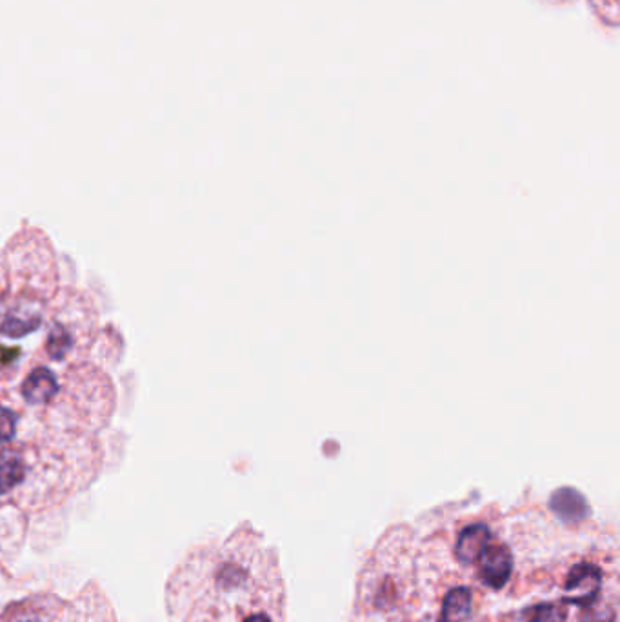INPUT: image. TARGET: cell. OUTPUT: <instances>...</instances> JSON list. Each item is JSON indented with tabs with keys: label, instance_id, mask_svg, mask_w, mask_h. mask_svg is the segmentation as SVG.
<instances>
[{
	"label": "cell",
	"instance_id": "obj_1",
	"mask_svg": "<svg viewBox=\"0 0 620 622\" xmlns=\"http://www.w3.org/2000/svg\"><path fill=\"white\" fill-rule=\"evenodd\" d=\"M602 588V572L595 564H577L571 568L564 586V602L586 608L597 601Z\"/></svg>",
	"mask_w": 620,
	"mask_h": 622
},
{
	"label": "cell",
	"instance_id": "obj_2",
	"mask_svg": "<svg viewBox=\"0 0 620 622\" xmlns=\"http://www.w3.org/2000/svg\"><path fill=\"white\" fill-rule=\"evenodd\" d=\"M479 577L484 586L500 590L510 581L513 572V555L504 544L488 546L479 557Z\"/></svg>",
	"mask_w": 620,
	"mask_h": 622
},
{
	"label": "cell",
	"instance_id": "obj_3",
	"mask_svg": "<svg viewBox=\"0 0 620 622\" xmlns=\"http://www.w3.org/2000/svg\"><path fill=\"white\" fill-rule=\"evenodd\" d=\"M40 324H42V310L39 304L33 301L13 302L10 308H6L0 315V333L11 339H20L28 333L39 330Z\"/></svg>",
	"mask_w": 620,
	"mask_h": 622
},
{
	"label": "cell",
	"instance_id": "obj_4",
	"mask_svg": "<svg viewBox=\"0 0 620 622\" xmlns=\"http://www.w3.org/2000/svg\"><path fill=\"white\" fill-rule=\"evenodd\" d=\"M491 532L486 524H471L459 535L455 555L462 564L479 561L480 555L490 546Z\"/></svg>",
	"mask_w": 620,
	"mask_h": 622
},
{
	"label": "cell",
	"instance_id": "obj_5",
	"mask_svg": "<svg viewBox=\"0 0 620 622\" xmlns=\"http://www.w3.org/2000/svg\"><path fill=\"white\" fill-rule=\"evenodd\" d=\"M22 397L30 404H44L51 401L57 392H59V384L55 375L48 368H37L26 377V381L22 382Z\"/></svg>",
	"mask_w": 620,
	"mask_h": 622
},
{
	"label": "cell",
	"instance_id": "obj_6",
	"mask_svg": "<svg viewBox=\"0 0 620 622\" xmlns=\"http://www.w3.org/2000/svg\"><path fill=\"white\" fill-rule=\"evenodd\" d=\"M551 510L564 522L584 521L590 515L588 502L579 492L571 488H562L551 497Z\"/></svg>",
	"mask_w": 620,
	"mask_h": 622
},
{
	"label": "cell",
	"instance_id": "obj_7",
	"mask_svg": "<svg viewBox=\"0 0 620 622\" xmlns=\"http://www.w3.org/2000/svg\"><path fill=\"white\" fill-rule=\"evenodd\" d=\"M473 610L470 588H453L442 602L440 622H468Z\"/></svg>",
	"mask_w": 620,
	"mask_h": 622
},
{
	"label": "cell",
	"instance_id": "obj_8",
	"mask_svg": "<svg viewBox=\"0 0 620 622\" xmlns=\"http://www.w3.org/2000/svg\"><path fill=\"white\" fill-rule=\"evenodd\" d=\"M26 475V466L15 452L0 453V493H10Z\"/></svg>",
	"mask_w": 620,
	"mask_h": 622
},
{
	"label": "cell",
	"instance_id": "obj_9",
	"mask_svg": "<svg viewBox=\"0 0 620 622\" xmlns=\"http://www.w3.org/2000/svg\"><path fill=\"white\" fill-rule=\"evenodd\" d=\"M568 617L566 602H542L526 610V622H564Z\"/></svg>",
	"mask_w": 620,
	"mask_h": 622
},
{
	"label": "cell",
	"instance_id": "obj_10",
	"mask_svg": "<svg viewBox=\"0 0 620 622\" xmlns=\"http://www.w3.org/2000/svg\"><path fill=\"white\" fill-rule=\"evenodd\" d=\"M71 346H73V339H71L70 332L59 324L53 326L50 335H48V341H46V352L50 353L51 359H55V361L64 359L66 353L70 352Z\"/></svg>",
	"mask_w": 620,
	"mask_h": 622
},
{
	"label": "cell",
	"instance_id": "obj_11",
	"mask_svg": "<svg viewBox=\"0 0 620 622\" xmlns=\"http://www.w3.org/2000/svg\"><path fill=\"white\" fill-rule=\"evenodd\" d=\"M582 622H615V612L610 606H604L597 601L591 602L584 608Z\"/></svg>",
	"mask_w": 620,
	"mask_h": 622
},
{
	"label": "cell",
	"instance_id": "obj_12",
	"mask_svg": "<svg viewBox=\"0 0 620 622\" xmlns=\"http://www.w3.org/2000/svg\"><path fill=\"white\" fill-rule=\"evenodd\" d=\"M17 432V415L8 410L0 408V442L11 441Z\"/></svg>",
	"mask_w": 620,
	"mask_h": 622
},
{
	"label": "cell",
	"instance_id": "obj_13",
	"mask_svg": "<svg viewBox=\"0 0 620 622\" xmlns=\"http://www.w3.org/2000/svg\"><path fill=\"white\" fill-rule=\"evenodd\" d=\"M244 622H271L266 615H262V613H257V615H251Z\"/></svg>",
	"mask_w": 620,
	"mask_h": 622
}]
</instances>
